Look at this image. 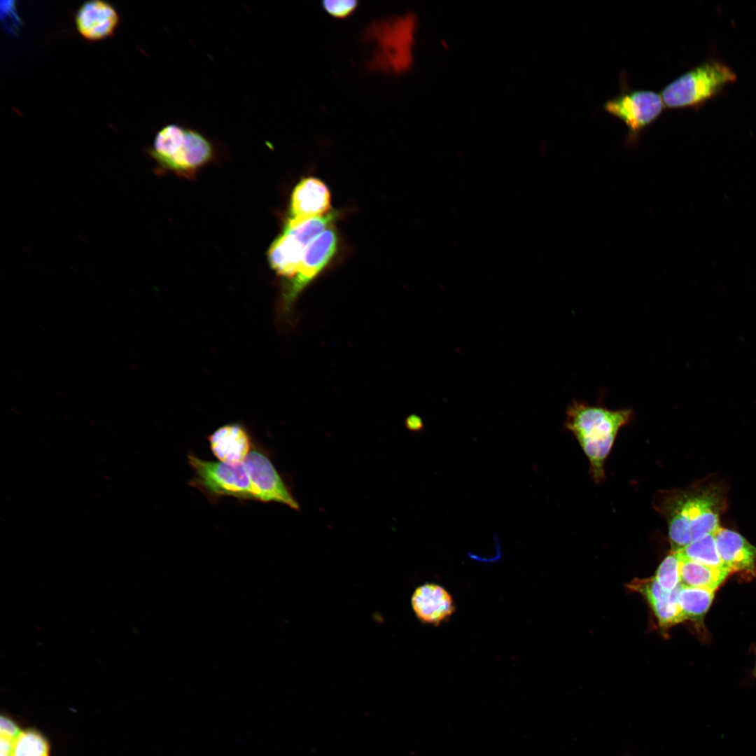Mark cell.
<instances>
[{
	"mask_svg": "<svg viewBox=\"0 0 756 756\" xmlns=\"http://www.w3.org/2000/svg\"><path fill=\"white\" fill-rule=\"evenodd\" d=\"M664 106L662 96L657 92L634 90L608 100L604 107L626 125L633 138L662 113Z\"/></svg>",
	"mask_w": 756,
	"mask_h": 756,
	"instance_id": "cell-8",
	"label": "cell"
},
{
	"mask_svg": "<svg viewBox=\"0 0 756 756\" xmlns=\"http://www.w3.org/2000/svg\"><path fill=\"white\" fill-rule=\"evenodd\" d=\"M150 154L162 169L185 175L211 162L216 156L217 146L202 131L174 122L157 132Z\"/></svg>",
	"mask_w": 756,
	"mask_h": 756,
	"instance_id": "cell-4",
	"label": "cell"
},
{
	"mask_svg": "<svg viewBox=\"0 0 756 756\" xmlns=\"http://www.w3.org/2000/svg\"><path fill=\"white\" fill-rule=\"evenodd\" d=\"M407 427L412 431H419L424 427L421 419L416 415L409 416L406 421Z\"/></svg>",
	"mask_w": 756,
	"mask_h": 756,
	"instance_id": "cell-24",
	"label": "cell"
},
{
	"mask_svg": "<svg viewBox=\"0 0 756 756\" xmlns=\"http://www.w3.org/2000/svg\"><path fill=\"white\" fill-rule=\"evenodd\" d=\"M417 26V18L412 13L370 23L363 34L364 41L372 48L368 67L396 75L407 72L414 63Z\"/></svg>",
	"mask_w": 756,
	"mask_h": 756,
	"instance_id": "cell-2",
	"label": "cell"
},
{
	"mask_svg": "<svg viewBox=\"0 0 756 756\" xmlns=\"http://www.w3.org/2000/svg\"><path fill=\"white\" fill-rule=\"evenodd\" d=\"M411 606L420 622L434 626L447 622L456 611L451 594L443 586L433 582H426L414 589Z\"/></svg>",
	"mask_w": 756,
	"mask_h": 756,
	"instance_id": "cell-10",
	"label": "cell"
},
{
	"mask_svg": "<svg viewBox=\"0 0 756 756\" xmlns=\"http://www.w3.org/2000/svg\"><path fill=\"white\" fill-rule=\"evenodd\" d=\"M666 505L672 552H677L720 527L722 498L715 487L680 492Z\"/></svg>",
	"mask_w": 756,
	"mask_h": 756,
	"instance_id": "cell-3",
	"label": "cell"
},
{
	"mask_svg": "<svg viewBox=\"0 0 756 756\" xmlns=\"http://www.w3.org/2000/svg\"><path fill=\"white\" fill-rule=\"evenodd\" d=\"M356 0H326L322 2L323 9L332 17L344 19L350 16L357 8Z\"/></svg>",
	"mask_w": 756,
	"mask_h": 756,
	"instance_id": "cell-22",
	"label": "cell"
},
{
	"mask_svg": "<svg viewBox=\"0 0 756 756\" xmlns=\"http://www.w3.org/2000/svg\"><path fill=\"white\" fill-rule=\"evenodd\" d=\"M306 247L294 235L284 230L269 249V262L278 274L293 279Z\"/></svg>",
	"mask_w": 756,
	"mask_h": 756,
	"instance_id": "cell-16",
	"label": "cell"
},
{
	"mask_svg": "<svg viewBox=\"0 0 756 756\" xmlns=\"http://www.w3.org/2000/svg\"><path fill=\"white\" fill-rule=\"evenodd\" d=\"M330 208V195L319 179L309 177L295 187L290 201V217L287 223H298L326 215Z\"/></svg>",
	"mask_w": 756,
	"mask_h": 756,
	"instance_id": "cell-11",
	"label": "cell"
},
{
	"mask_svg": "<svg viewBox=\"0 0 756 756\" xmlns=\"http://www.w3.org/2000/svg\"><path fill=\"white\" fill-rule=\"evenodd\" d=\"M207 439L213 454L219 461L226 463H244L252 449L250 436L241 424L223 426Z\"/></svg>",
	"mask_w": 756,
	"mask_h": 756,
	"instance_id": "cell-15",
	"label": "cell"
},
{
	"mask_svg": "<svg viewBox=\"0 0 756 756\" xmlns=\"http://www.w3.org/2000/svg\"><path fill=\"white\" fill-rule=\"evenodd\" d=\"M10 756H50V745L35 729H26L14 740Z\"/></svg>",
	"mask_w": 756,
	"mask_h": 756,
	"instance_id": "cell-20",
	"label": "cell"
},
{
	"mask_svg": "<svg viewBox=\"0 0 756 756\" xmlns=\"http://www.w3.org/2000/svg\"><path fill=\"white\" fill-rule=\"evenodd\" d=\"M119 16L115 8L103 0L83 3L75 15L79 34L85 39L97 41L111 36L117 27Z\"/></svg>",
	"mask_w": 756,
	"mask_h": 756,
	"instance_id": "cell-13",
	"label": "cell"
},
{
	"mask_svg": "<svg viewBox=\"0 0 756 756\" xmlns=\"http://www.w3.org/2000/svg\"><path fill=\"white\" fill-rule=\"evenodd\" d=\"M18 724L10 718L1 715L0 722L1 737L15 739L20 732Z\"/></svg>",
	"mask_w": 756,
	"mask_h": 756,
	"instance_id": "cell-23",
	"label": "cell"
},
{
	"mask_svg": "<svg viewBox=\"0 0 756 756\" xmlns=\"http://www.w3.org/2000/svg\"><path fill=\"white\" fill-rule=\"evenodd\" d=\"M337 247L335 231L329 227L305 248L295 276L283 294L286 309H289L302 290L321 272L335 255Z\"/></svg>",
	"mask_w": 756,
	"mask_h": 756,
	"instance_id": "cell-9",
	"label": "cell"
},
{
	"mask_svg": "<svg viewBox=\"0 0 756 756\" xmlns=\"http://www.w3.org/2000/svg\"><path fill=\"white\" fill-rule=\"evenodd\" d=\"M718 554L730 571L755 572L756 547L736 531L719 527L714 533Z\"/></svg>",
	"mask_w": 756,
	"mask_h": 756,
	"instance_id": "cell-14",
	"label": "cell"
},
{
	"mask_svg": "<svg viewBox=\"0 0 756 756\" xmlns=\"http://www.w3.org/2000/svg\"><path fill=\"white\" fill-rule=\"evenodd\" d=\"M715 590L680 584L678 602L684 620L700 621L709 609Z\"/></svg>",
	"mask_w": 756,
	"mask_h": 756,
	"instance_id": "cell-18",
	"label": "cell"
},
{
	"mask_svg": "<svg viewBox=\"0 0 756 756\" xmlns=\"http://www.w3.org/2000/svg\"><path fill=\"white\" fill-rule=\"evenodd\" d=\"M188 461L195 473L190 485L202 491L211 503L227 496L256 500L244 463L205 461L192 454L188 455Z\"/></svg>",
	"mask_w": 756,
	"mask_h": 756,
	"instance_id": "cell-6",
	"label": "cell"
},
{
	"mask_svg": "<svg viewBox=\"0 0 756 756\" xmlns=\"http://www.w3.org/2000/svg\"><path fill=\"white\" fill-rule=\"evenodd\" d=\"M679 587L672 592L666 591L654 577L637 578L628 584L629 589L643 595L659 626L663 629L670 628L685 621L677 598Z\"/></svg>",
	"mask_w": 756,
	"mask_h": 756,
	"instance_id": "cell-12",
	"label": "cell"
},
{
	"mask_svg": "<svg viewBox=\"0 0 756 756\" xmlns=\"http://www.w3.org/2000/svg\"><path fill=\"white\" fill-rule=\"evenodd\" d=\"M677 554L679 557L680 584L683 586L715 590L730 573L726 568L710 567L683 557L678 553Z\"/></svg>",
	"mask_w": 756,
	"mask_h": 756,
	"instance_id": "cell-17",
	"label": "cell"
},
{
	"mask_svg": "<svg viewBox=\"0 0 756 756\" xmlns=\"http://www.w3.org/2000/svg\"><path fill=\"white\" fill-rule=\"evenodd\" d=\"M654 578L666 591L672 592L680 585L679 557L676 552L669 554L659 566Z\"/></svg>",
	"mask_w": 756,
	"mask_h": 756,
	"instance_id": "cell-21",
	"label": "cell"
},
{
	"mask_svg": "<svg viewBox=\"0 0 756 756\" xmlns=\"http://www.w3.org/2000/svg\"><path fill=\"white\" fill-rule=\"evenodd\" d=\"M736 80V74L725 64L715 61L706 62L669 83L661 96L665 106L670 108L694 106Z\"/></svg>",
	"mask_w": 756,
	"mask_h": 756,
	"instance_id": "cell-5",
	"label": "cell"
},
{
	"mask_svg": "<svg viewBox=\"0 0 756 756\" xmlns=\"http://www.w3.org/2000/svg\"><path fill=\"white\" fill-rule=\"evenodd\" d=\"M676 552L683 557L710 567L726 568L718 554L714 533L708 534L692 541Z\"/></svg>",
	"mask_w": 756,
	"mask_h": 756,
	"instance_id": "cell-19",
	"label": "cell"
},
{
	"mask_svg": "<svg viewBox=\"0 0 756 756\" xmlns=\"http://www.w3.org/2000/svg\"><path fill=\"white\" fill-rule=\"evenodd\" d=\"M256 500L277 502L299 510L300 505L290 487L276 470L268 455L257 447L251 449L244 462Z\"/></svg>",
	"mask_w": 756,
	"mask_h": 756,
	"instance_id": "cell-7",
	"label": "cell"
},
{
	"mask_svg": "<svg viewBox=\"0 0 756 756\" xmlns=\"http://www.w3.org/2000/svg\"><path fill=\"white\" fill-rule=\"evenodd\" d=\"M565 426L575 435L587 456L596 482L604 476V462L620 429L631 419L633 411L612 410L573 400L566 409Z\"/></svg>",
	"mask_w": 756,
	"mask_h": 756,
	"instance_id": "cell-1",
	"label": "cell"
},
{
	"mask_svg": "<svg viewBox=\"0 0 756 756\" xmlns=\"http://www.w3.org/2000/svg\"><path fill=\"white\" fill-rule=\"evenodd\" d=\"M754 674H755V676L756 677V664H755V670H754Z\"/></svg>",
	"mask_w": 756,
	"mask_h": 756,
	"instance_id": "cell-25",
	"label": "cell"
}]
</instances>
